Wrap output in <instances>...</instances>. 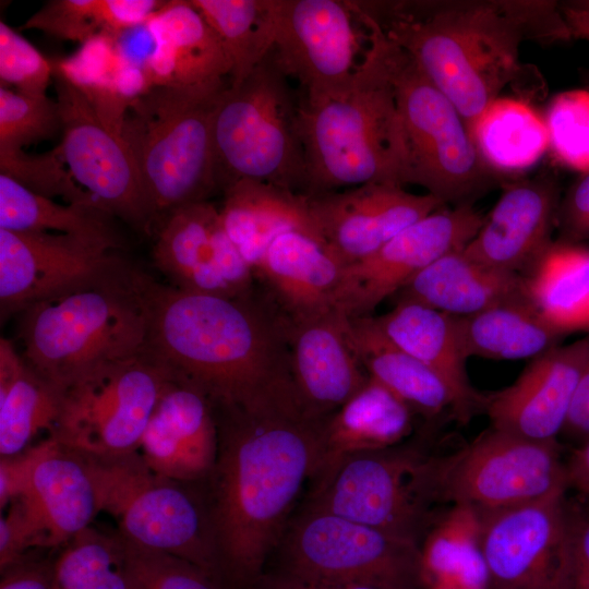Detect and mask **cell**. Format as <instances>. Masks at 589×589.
Instances as JSON below:
<instances>
[{"label":"cell","mask_w":589,"mask_h":589,"mask_svg":"<svg viewBox=\"0 0 589 589\" xmlns=\"http://www.w3.org/2000/svg\"><path fill=\"white\" fill-rule=\"evenodd\" d=\"M214 410L218 453L209 525L224 578L251 588L313 476L327 418L305 409L292 381L249 404Z\"/></svg>","instance_id":"6da1fadb"},{"label":"cell","mask_w":589,"mask_h":589,"mask_svg":"<svg viewBox=\"0 0 589 589\" xmlns=\"http://www.w3.org/2000/svg\"><path fill=\"white\" fill-rule=\"evenodd\" d=\"M359 5L450 99L468 131L506 87L528 104L545 96L541 73L520 61L524 43L551 45L573 39L558 1L553 0H419Z\"/></svg>","instance_id":"7a4b0ae2"},{"label":"cell","mask_w":589,"mask_h":589,"mask_svg":"<svg viewBox=\"0 0 589 589\" xmlns=\"http://www.w3.org/2000/svg\"><path fill=\"white\" fill-rule=\"evenodd\" d=\"M145 318L143 353L214 407L245 405L292 381L281 314L262 294L220 297L131 269Z\"/></svg>","instance_id":"3957f363"},{"label":"cell","mask_w":589,"mask_h":589,"mask_svg":"<svg viewBox=\"0 0 589 589\" xmlns=\"http://www.w3.org/2000/svg\"><path fill=\"white\" fill-rule=\"evenodd\" d=\"M366 32L368 45L351 85L318 100L300 99L306 196L366 183L410 184L394 86L380 47Z\"/></svg>","instance_id":"277c9868"},{"label":"cell","mask_w":589,"mask_h":589,"mask_svg":"<svg viewBox=\"0 0 589 589\" xmlns=\"http://www.w3.org/2000/svg\"><path fill=\"white\" fill-rule=\"evenodd\" d=\"M20 313L24 361L60 392L99 366L144 350L145 318L128 267Z\"/></svg>","instance_id":"5b68a950"},{"label":"cell","mask_w":589,"mask_h":589,"mask_svg":"<svg viewBox=\"0 0 589 589\" xmlns=\"http://www.w3.org/2000/svg\"><path fill=\"white\" fill-rule=\"evenodd\" d=\"M298 100L272 50L219 95L212 123L217 189L240 180L305 194L306 165Z\"/></svg>","instance_id":"8992f818"},{"label":"cell","mask_w":589,"mask_h":589,"mask_svg":"<svg viewBox=\"0 0 589 589\" xmlns=\"http://www.w3.org/2000/svg\"><path fill=\"white\" fill-rule=\"evenodd\" d=\"M226 87H153L129 107L121 135L156 219L217 190L212 123Z\"/></svg>","instance_id":"52a82bcc"},{"label":"cell","mask_w":589,"mask_h":589,"mask_svg":"<svg viewBox=\"0 0 589 589\" xmlns=\"http://www.w3.org/2000/svg\"><path fill=\"white\" fill-rule=\"evenodd\" d=\"M359 16L376 40L394 86L408 147L410 184L423 187L445 204H461L503 179L479 155L450 99L360 8Z\"/></svg>","instance_id":"ba28073f"},{"label":"cell","mask_w":589,"mask_h":589,"mask_svg":"<svg viewBox=\"0 0 589 589\" xmlns=\"http://www.w3.org/2000/svg\"><path fill=\"white\" fill-rule=\"evenodd\" d=\"M81 456L98 512L116 519L123 539L187 560L217 584L224 578L209 519L179 482L155 472L137 452L113 458Z\"/></svg>","instance_id":"9c48e42d"},{"label":"cell","mask_w":589,"mask_h":589,"mask_svg":"<svg viewBox=\"0 0 589 589\" xmlns=\"http://www.w3.org/2000/svg\"><path fill=\"white\" fill-rule=\"evenodd\" d=\"M440 503L464 504L480 515L567 492L565 461L555 441H533L494 428L459 450L431 457Z\"/></svg>","instance_id":"30bf717a"},{"label":"cell","mask_w":589,"mask_h":589,"mask_svg":"<svg viewBox=\"0 0 589 589\" xmlns=\"http://www.w3.org/2000/svg\"><path fill=\"white\" fill-rule=\"evenodd\" d=\"M283 574L325 586H424L419 543L310 508L288 533Z\"/></svg>","instance_id":"8fae6325"},{"label":"cell","mask_w":589,"mask_h":589,"mask_svg":"<svg viewBox=\"0 0 589 589\" xmlns=\"http://www.w3.org/2000/svg\"><path fill=\"white\" fill-rule=\"evenodd\" d=\"M168 378L144 353L99 366L62 390L49 436L88 457L136 453Z\"/></svg>","instance_id":"7c38bea8"},{"label":"cell","mask_w":589,"mask_h":589,"mask_svg":"<svg viewBox=\"0 0 589 589\" xmlns=\"http://www.w3.org/2000/svg\"><path fill=\"white\" fill-rule=\"evenodd\" d=\"M430 457L387 448L349 455L315 483L306 508L330 513L419 543L437 518Z\"/></svg>","instance_id":"4fadbf2b"},{"label":"cell","mask_w":589,"mask_h":589,"mask_svg":"<svg viewBox=\"0 0 589 589\" xmlns=\"http://www.w3.org/2000/svg\"><path fill=\"white\" fill-rule=\"evenodd\" d=\"M53 82L62 133L59 149L73 179L105 213L149 232L156 218L127 141L108 129L55 69Z\"/></svg>","instance_id":"5bb4252c"},{"label":"cell","mask_w":589,"mask_h":589,"mask_svg":"<svg viewBox=\"0 0 589 589\" xmlns=\"http://www.w3.org/2000/svg\"><path fill=\"white\" fill-rule=\"evenodd\" d=\"M354 3L339 0H276L272 53L309 101L346 91L360 61ZM362 59V58H361Z\"/></svg>","instance_id":"9a60e30c"},{"label":"cell","mask_w":589,"mask_h":589,"mask_svg":"<svg viewBox=\"0 0 589 589\" xmlns=\"http://www.w3.org/2000/svg\"><path fill=\"white\" fill-rule=\"evenodd\" d=\"M484 216L470 202L441 207L402 229L366 257L344 266L337 309L349 318L371 316L412 277L447 253L462 250Z\"/></svg>","instance_id":"2e32d148"},{"label":"cell","mask_w":589,"mask_h":589,"mask_svg":"<svg viewBox=\"0 0 589 589\" xmlns=\"http://www.w3.org/2000/svg\"><path fill=\"white\" fill-rule=\"evenodd\" d=\"M567 492L481 516L489 589H563L569 552Z\"/></svg>","instance_id":"e0dca14e"},{"label":"cell","mask_w":589,"mask_h":589,"mask_svg":"<svg viewBox=\"0 0 589 589\" xmlns=\"http://www.w3.org/2000/svg\"><path fill=\"white\" fill-rule=\"evenodd\" d=\"M112 251L70 235L0 229L2 318L123 272L127 267Z\"/></svg>","instance_id":"ac0fdd59"},{"label":"cell","mask_w":589,"mask_h":589,"mask_svg":"<svg viewBox=\"0 0 589 589\" xmlns=\"http://www.w3.org/2000/svg\"><path fill=\"white\" fill-rule=\"evenodd\" d=\"M306 197L321 240L344 266L372 254L402 229L445 205L429 193L413 194L382 183Z\"/></svg>","instance_id":"d6986e66"},{"label":"cell","mask_w":589,"mask_h":589,"mask_svg":"<svg viewBox=\"0 0 589 589\" xmlns=\"http://www.w3.org/2000/svg\"><path fill=\"white\" fill-rule=\"evenodd\" d=\"M589 359V335L534 358L509 386L484 395L492 428L533 441L563 432Z\"/></svg>","instance_id":"ffe728a7"},{"label":"cell","mask_w":589,"mask_h":589,"mask_svg":"<svg viewBox=\"0 0 589 589\" xmlns=\"http://www.w3.org/2000/svg\"><path fill=\"white\" fill-rule=\"evenodd\" d=\"M283 318L297 395L310 413L326 419L369 380L350 339L349 317L334 309Z\"/></svg>","instance_id":"44dd1931"},{"label":"cell","mask_w":589,"mask_h":589,"mask_svg":"<svg viewBox=\"0 0 589 589\" xmlns=\"http://www.w3.org/2000/svg\"><path fill=\"white\" fill-rule=\"evenodd\" d=\"M558 209L556 182L546 175L503 182V192L462 249L492 268L524 275L552 244Z\"/></svg>","instance_id":"7402d4cb"},{"label":"cell","mask_w":589,"mask_h":589,"mask_svg":"<svg viewBox=\"0 0 589 589\" xmlns=\"http://www.w3.org/2000/svg\"><path fill=\"white\" fill-rule=\"evenodd\" d=\"M137 453L151 469L177 482L209 476L218 453L212 401L193 385L169 377Z\"/></svg>","instance_id":"603a6c76"},{"label":"cell","mask_w":589,"mask_h":589,"mask_svg":"<svg viewBox=\"0 0 589 589\" xmlns=\"http://www.w3.org/2000/svg\"><path fill=\"white\" fill-rule=\"evenodd\" d=\"M153 48L143 61L152 87L223 88L228 55L191 1L171 0L146 24Z\"/></svg>","instance_id":"cb8c5ba5"},{"label":"cell","mask_w":589,"mask_h":589,"mask_svg":"<svg viewBox=\"0 0 589 589\" xmlns=\"http://www.w3.org/2000/svg\"><path fill=\"white\" fill-rule=\"evenodd\" d=\"M342 268L318 238L290 230L269 244L254 276L284 317L299 318L337 309Z\"/></svg>","instance_id":"d4e9b609"},{"label":"cell","mask_w":589,"mask_h":589,"mask_svg":"<svg viewBox=\"0 0 589 589\" xmlns=\"http://www.w3.org/2000/svg\"><path fill=\"white\" fill-rule=\"evenodd\" d=\"M380 330L396 347L437 373L450 387L458 405V422L483 412L484 394L468 378L454 315L413 301H397L389 312L374 317Z\"/></svg>","instance_id":"484cf974"},{"label":"cell","mask_w":589,"mask_h":589,"mask_svg":"<svg viewBox=\"0 0 589 589\" xmlns=\"http://www.w3.org/2000/svg\"><path fill=\"white\" fill-rule=\"evenodd\" d=\"M412 416L402 401L369 377L325 420L312 479L317 483L349 455L392 448L409 435Z\"/></svg>","instance_id":"4316f807"},{"label":"cell","mask_w":589,"mask_h":589,"mask_svg":"<svg viewBox=\"0 0 589 589\" xmlns=\"http://www.w3.org/2000/svg\"><path fill=\"white\" fill-rule=\"evenodd\" d=\"M17 497L43 529L48 548L67 544L91 527L98 513L94 483L83 457L57 441Z\"/></svg>","instance_id":"83f0119b"},{"label":"cell","mask_w":589,"mask_h":589,"mask_svg":"<svg viewBox=\"0 0 589 589\" xmlns=\"http://www.w3.org/2000/svg\"><path fill=\"white\" fill-rule=\"evenodd\" d=\"M395 296L455 315H471L526 297L522 275L492 268L462 250L445 254L412 277Z\"/></svg>","instance_id":"f1b7e54d"},{"label":"cell","mask_w":589,"mask_h":589,"mask_svg":"<svg viewBox=\"0 0 589 589\" xmlns=\"http://www.w3.org/2000/svg\"><path fill=\"white\" fill-rule=\"evenodd\" d=\"M223 193L219 213L224 229L253 272L269 244L284 232L301 230L321 240L306 195L254 180L237 181Z\"/></svg>","instance_id":"f546056e"},{"label":"cell","mask_w":589,"mask_h":589,"mask_svg":"<svg viewBox=\"0 0 589 589\" xmlns=\"http://www.w3.org/2000/svg\"><path fill=\"white\" fill-rule=\"evenodd\" d=\"M349 334L368 376L388 389L413 414L433 419L449 412L458 421L457 400L446 382L389 341L373 316L349 318Z\"/></svg>","instance_id":"4dcf8cb0"},{"label":"cell","mask_w":589,"mask_h":589,"mask_svg":"<svg viewBox=\"0 0 589 589\" xmlns=\"http://www.w3.org/2000/svg\"><path fill=\"white\" fill-rule=\"evenodd\" d=\"M220 213L208 201L179 206L164 215L153 257L172 286L190 292L233 298L212 256Z\"/></svg>","instance_id":"1f68e13d"},{"label":"cell","mask_w":589,"mask_h":589,"mask_svg":"<svg viewBox=\"0 0 589 589\" xmlns=\"http://www.w3.org/2000/svg\"><path fill=\"white\" fill-rule=\"evenodd\" d=\"M454 320L467 358L534 359L558 346L566 335L546 321L527 297L471 315H454Z\"/></svg>","instance_id":"d6a6232c"},{"label":"cell","mask_w":589,"mask_h":589,"mask_svg":"<svg viewBox=\"0 0 589 589\" xmlns=\"http://www.w3.org/2000/svg\"><path fill=\"white\" fill-rule=\"evenodd\" d=\"M522 277L527 299L546 321L565 334L589 333V249L552 242Z\"/></svg>","instance_id":"836d02e7"},{"label":"cell","mask_w":589,"mask_h":589,"mask_svg":"<svg viewBox=\"0 0 589 589\" xmlns=\"http://www.w3.org/2000/svg\"><path fill=\"white\" fill-rule=\"evenodd\" d=\"M61 393L39 376L10 340L0 339V455H16L43 430L52 431Z\"/></svg>","instance_id":"e575fe53"},{"label":"cell","mask_w":589,"mask_h":589,"mask_svg":"<svg viewBox=\"0 0 589 589\" xmlns=\"http://www.w3.org/2000/svg\"><path fill=\"white\" fill-rule=\"evenodd\" d=\"M469 133L485 165L503 179L530 168L549 151L543 116L518 98L494 100Z\"/></svg>","instance_id":"d590c367"},{"label":"cell","mask_w":589,"mask_h":589,"mask_svg":"<svg viewBox=\"0 0 589 589\" xmlns=\"http://www.w3.org/2000/svg\"><path fill=\"white\" fill-rule=\"evenodd\" d=\"M481 533V516L468 505L454 504L440 516L420 548L424 586L449 581L489 589Z\"/></svg>","instance_id":"8d00e7d4"},{"label":"cell","mask_w":589,"mask_h":589,"mask_svg":"<svg viewBox=\"0 0 589 589\" xmlns=\"http://www.w3.org/2000/svg\"><path fill=\"white\" fill-rule=\"evenodd\" d=\"M109 216L97 206L56 203L0 175V229L57 231L116 250L119 240L109 225Z\"/></svg>","instance_id":"74e56055"},{"label":"cell","mask_w":589,"mask_h":589,"mask_svg":"<svg viewBox=\"0 0 589 589\" xmlns=\"http://www.w3.org/2000/svg\"><path fill=\"white\" fill-rule=\"evenodd\" d=\"M220 39L231 63L230 85L242 82L273 49L276 0H191Z\"/></svg>","instance_id":"f35d334b"},{"label":"cell","mask_w":589,"mask_h":589,"mask_svg":"<svg viewBox=\"0 0 589 589\" xmlns=\"http://www.w3.org/2000/svg\"><path fill=\"white\" fill-rule=\"evenodd\" d=\"M128 60L118 38L106 34L89 39L69 58L51 59L53 69L81 92L100 121L118 134L130 105L119 94L117 76Z\"/></svg>","instance_id":"ab89813d"},{"label":"cell","mask_w":589,"mask_h":589,"mask_svg":"<svg viewBox=\"0 0 589 589\" xmlns=\"http://www.w3.org/2000/svg\"><path fill=\"white\" fill-rule=\"evenodd\" d=\"M52 589H132L119 536L77 533L53 562Z\"/></svg>","instance_id":"60d3db41"},{"label":"cell","mask_w":589,"mask_h":589,"mask_svg":"<svg viewBox=\"0 0 589 589\" xmlns=\"http://www.w3.org/2000/svg\"><path fill=\"white\" fill-rule=\"evenodd\" d=\"M549 151L564 167L589 173V91L555 95L543 115Z\"/></svg>","instance_id":"b9f144b4"},{"label":"cell","mask_w":589,"mask_h":589,"mask_svg":"<svg viewBox=\"0 0 589 589\" xmlns=\"http://www.w3.org/2000/svg\"><path fill=\"white\" fill-rule=\"evenodd\" d=\"M64 165L59 146L44 154H28L23 148L0 147V175L48 199L59 196L68 204L99 207L76 183Z\"/></svg>","instance_id":"7bdbcfd3"},{"label":"cell","mask_w":589,"mask_h":589,"mask_svg":"<svg viewBox=\"0 0 589 589\" xmlns=\"http://www.w3.org/2000/svg\"><path fill=\"white\" fill-rule=\"evenodd\" d=\"M119 538L132 589H219L211 576L189 561Z\"/></svg>","instance_id":"ee69618b"},{"label":"cell","mask_w":589,"mask_h":589,"mask_svg":"<svg viewBox=\"0 0 589 589\" xmlns=\"http://www.w3.org/2000/svg\"><path fill=\"white\" fill-rule=\"evenodd\" d=\"M61 131L56 100L0 87V147L23 148Z\"/></svg>","instance_id":"f6af8a7d"},{"label":"cell","mask_w":589,"mask_h":589,"mask_svg":"<svg viewBox=\"0 0 589 589\" xmlns=\"http://www.w3.org/2000/svg\"><path fill=\"white\" fill-rule=\"evenodd\" d=\"M0 81L15 91L31 95H46L53 81V65L26 38L0 22Z\"/></svg>","instance_id":"bcb514c9"},{"label":"cell","mask_w":589,"mask_h":589,"mask_svg":"<svg viewBox=\"0 0 589 589\" xmlns=\"http://www.w3.org/2000/svg\"><path fill=\"white\" fill-rule=\"evenodd\" d=\"M21 29H38L83 45L103 34L99 0L48 1L25 21Z\"/></svg>","instance_id":"7dc6e473"},{"label":"cell","mask_w":589,"mask_h":589,"mask_svg":"<svg viewBox=\"0 0 589 589\" xmlns=\"http://www.w3.org/2000/svg\"><path fill=\"white\" fill-rule=\"evenodd\" d=\"M35 548H48L46 536L24 502L16 497L0 519L1 570L27 557Z\"/></svg>","instance_id":"c3c4849f"},{"label":"cell","mask_w":589,"mask_h":589,"mask_svg":"<svg viewBox=\"0 0 589 589\" xmlns=\"http://www.w3.org/2000/svg\"><path fill=\"white\" fill-rule=\"evenodd\" d=\"M566 497L569 552L563 589H589V497Z\"/></svg>","instance_id":"681fc988"},{"label":"cell","mask_w":589,"mask_h":589,"mask_svg":"<svg viewBox=\"0 0 589 589\" xmlns=\"http://www.w3.org/2000/svg\"><path fill=\"white\" fill-rule=\"evenodd\" d=\"M55 440H47L32 445L23 452L0 459V507L3 509L11 501L16 498L25 490L31 476L43 459L52 448Z\"/></svg>","instance_id":"f907efd6"},{"label":"cell","mask_w":589,"mask_h":589,"mask_svg":"<svg viewBox=\"0 0 589 589\" xmlns=\"http://www.w3.org/2000/svg\"><path fill=\"white\" fill-rule=\"evenodd\" d=\"M159 0H99L103 34L118 38L145 25L165 4Z\"/></svg>","instance_id":"816d5d0a"},{"label":"cell","mask_w":589,"mask_h":589,"mask_svg":"<svg viewBox=\"0 0 589 589\" xmlns=\"http://www.w3.org/2000/svg\"><path fill=\"white\" fill-rule=\"evenodd\" d=\"M557 219L565 242L589 239V173L568 190L558 205Z\"/></svg>","instance_id":"f5cc1de1"},{"label":"cell","mask_w":589,"mask_h":589,"mask_svg":"<svg viewBox=\"0 0 589 589\" xmlns=\"http://www.w3.org/2000/svg\"><path fill=\"white\" fill-rule=\"evenodd\" d=\"M53 563L28 556L1 570L0 589H52Z\"/></svg>","instance_id":"db71d44e"},{"label":"cell","mask_w":589,"mask_h":589,"mask_svg":"<svg viewBox=\"0 0 589 589\" xmlns=\"http://www.w3.org/2000/svg\"><path fill=\"white\" fill-rule=\"evenodd\" d=\"M563 432L584 441L589 438V359L581 373Z\"/></svg>","instance_id":"11a10c76"},{"label":"cell","mask_w":589,"mask_h":589,"mask_svg":"<svg viewBox=\"0 0 589 589\" xmlns=\"http://www.w3.org/2000/svg\"><path fill=\"white\" fill-rule=\"evenodd\" d=\"M568 490L589 497V438L574 448L565 461Z\"/></svg>","instance_id":"9f6ffc18"},{"label":"cell","mask_w":589,"mask_h":589,"mask_svg":"<svg viewBox=\"0 0 589 589\" xmlns=\"http://www.w3.org/2000/svg\"><path fill=\"white\" fill-rule=\"evenodd\" d=\"M572 38L589 41V0L558 1Z\"/></svg>","instance_id":"6f0895ef"},{"label":"cell","mask_w":589,"mask_h":589,"mask_svg":"<svg viewBox=\"0 0 589 589\" xmlns=\"http://www.w3.org/2000/svg\"><path fill=\"white\" fill-rule=\"evenodd\" d=\"M254 589H375L362 586H325L305 582L285 574L266 577H262L251 587Z\"/></svg>","instance_id":"680465c9"},{"label":"cell","mask_w":589,"mask_h":589,"mask_svg":"<svg viewBox=\"0 0 589 589\" xmlns=\"http://www.w3.org/2000/svg\"><path fill=\"white\" fill-rule=\"evenodd\" d=\"M428 589H477V588H469L459 584L449 582V581H438L435 584H432Z\"/></svg>","instance_id":"91938a15"},{"label":"cell","mask_w":589,"mask_h":589,"mask_svg":"<svg viewBox=\"0 0 589 589\" xmlns=\"http://www.w3.org/2000/svg\"><path fill=\"white\" fill-rule=\"evenodd\" d=\"M587 79H588V81H589V72L587 73Z\"/></svg>","instance_id":"94428289"}]
</instances>
